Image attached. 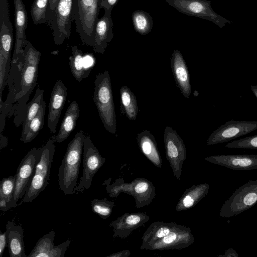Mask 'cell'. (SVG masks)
Returning <instances> with one entry per match:
<instances>
[{
    "label": "cell",
    "instance_id": "cell-12",
    "mask_svg": "<svg viewBox=\"0 0 257 257\" xmlns=\"http://www.w3.org/2000/svg\"><path fill=\"white\" fill-rule=\"evenodd\" d=\"M67 88L61 80L57 81L52 90L47 118L48 127L52 134L56 132V126L64 106Z\"/></svg>",
    "mask_w": 257,
    "mask_h": 257
},
{
    "label": "cell",
    "instance_id": "cell-31",
    "mask_svg": "<svg viewBox=\"0 0 257 257\" xmlns=\"http://www.w3.org/2000/svg\"><path fill=\"white\" fill-rule=\"evenodd\" d=\"M119 0H101L100 8L104 10H112L113 7L117 4Z\"/></svg>",
    "mask_w": 257,
    "mask_h": 257
},
{
    "label": "cell",
    "instance_id": "cell-27",
    "mask_svg": "<svg viewBox=\"0 0 257 257\" xmlns=\"http://www.w3.org/2000/svg\"><path fill=\"white\" fill-rule=\"evenodd\" d=\"M137 141L143 153L149 157L158 158L156 141L148 130H145L137 135Z\"/></svg>",
    "mask_w": 257,
    "mask_h": 257
},
{
    "label": "cell",
    "instance_id": "cell-3",
    "mask_svg": "<svg viewBox=\"0 0 257 257\" xmlns=\"http://www.w3.org/2000/svg\"><path fill=\"white\" fill-rule=\"evenodd\" d=\"M93 100L106 130L113 135L116 130V115L110 77L107 70L97 74Z\"/></svg>",
    "mask_w": 257,
    "mask_h": 257
},
{
    "label": "cell",
    "instance_id": "cell-4",
    "mask_svg": "<svg viewBox=\"0 0 257 257\" xmlns=\"http://www.w3.org/2000/svg\"><path fill=\"white\" fill-rule=\"evenodd\" d=\"M101 0H73L72 20L82 42L94 44V30L98 20Z\"/></svg>",
    "mask_w": 257,
    "mask_h": 257
},
{
    "label": "cell",
    "instance_id": "cell-32",
    "mask_svg": "<svg viewBox=\"0 0 257 257\" xmlns=\"http://www.w3.org/2000/svg\"><path fill=\"white\" fill-rule=\"evenodd\" d=\"M177 235L175 232L169 233L166 236L162 237L160 240L161 244L166 245L169 244L173 242L177 238Z\"/></svg>",
    "mask_w": 257,
    "mask_h": 257
},
{
    "label": "cell",
    "instance_id": "cell-10",
    "mask_svg": "<svg viewBox=\"0 0 257 257\" xmlns=\"http://www.w3.org/2000/svg\"><path fill=\"white\" fill-rule=\"evenodd\" d=\"M104 162L105 159L101 157L90 137L86 136L83 150V172L76 188L77 193L90 188L94 176Z\"/></svg>",
    "mask_w": 257,
    "mask_h": 257
},
{
    "label": "cell",
    "instance_id": "cell-26",
    "mask_svg": "<svg viewBox=\"0 0 257 257\" xmlns=\"http://www.w3.org/2000/svg\"><path fill=\"white\" fill-rule=\"evenodd\" d=\"M132 23L135 31L146 35L152 31L153 22L151 16L142 10H136L132 15Z\"/></svg>",
    "mask_w": 257,
    "mask_h": 257
},
{
    "label": "cell",
    "instance_id": "cell-6",
    "mask_svg": "<svg viewBox=\"0 0 257 257\" xmlns=\"http://www.w3.org/2000/svg\"><path fill=\"white\" fill-rule=\"evenodd\" d=\"M257 203V180H249L237 189L223 204L220 216L229 218L251 208Z\"/></svg>",
    "mask_w": 257,
    "mask_h": 257
},
{
    "label": "cell",
    "instance_id": "cell-11",
    "mask_svg": "<svg viewBox=\"0 0 257 257\" xmlns=\"http://www.w3.org/2000/svg\"><path fill=\"white\" fill-rule=\"evenodd\" d=\"M257 130V121L231 120L226 122L209 137L208 145L224 143L247 135Z\"/></svg>",
    "mask_w": 257,
    "mask_h": 257
},
{
    "label": "cell",
    "instance_id": "cell-39",
    "mask_svg": "<svg viewBox=\"0 0 257 257\" xmlns=\"http://www.w3.org/2000/svg\"><path fill=\"white\" fill-rule=\"evenodd\" d=\"M8 144V138L4 136L2 133H1V149H2L4 147H5Z\"/></svg>",
    "mask_w": 257,
    "mask_h": 257
},
{
    "label": "cell",
    "instance_id": "cell-15",
    "mask_svg": "<svg viewBox=\"0 0 257 257\" xmlns=\"http://www.w3.org/2000/svg\"><path fill=\"white\" fill-rule=\"evenodd\" d=\"M205 159L235 170L257 169V155H221L210 156Z\"/></svg>",
    "mask_w": 257,
    "mask_h": 257
},
{
    "label": "cell",
    "instance_id": "cell-36",
    "mask_svg": "<svg viewBox=\"0 0 257 257\" xmlns=\"http://www.w3.org/2000/svg\"><path fill=\"white\" fill-rule=\"evenodd\" d=\"M221 257H238V254L236 251L232 248L227 249L223 254L218 255Z\"/></svg>",
    "mask_w": 257,
    "mask_h": 257
},
{
    "label": "cell",
    "instance_id": "cell-37",
    "mask_svg": "<svg viewBox=\"0 0 257 257\" xmlns=\"http://www.w3.org/2000/svg\"><path fill=\"white\" fill-rule=\"evenodd\" d=\"M170 230L169 228H161L159 230H158L156 232V237L159 238H162L168 235L170 233Z\"/></svg>",
    "mask_w": 257,
    "mask_h": 257
},
{
    "label": "cell",
    "instance_id": "cell-28",
    "mask_svg": "<svg viewBox=\"0 0 257 257\" xmlns=\"http://www.w3.org/2000/svg\"><path fill=\"white\" fill-rule=\"evenodd\" d=\"M16 179V176H11L2 179L0 184V199L12 202L17 206L13 201Z\"/></svg>",
    "mask_w": 257,
    "mask_h": 257
},
{
    "label": "cell",
    "instance_id": "cell-29",
    "mask_svg": "<svg viewBox=\"0 0 257 257\" xmlns=\"http://www.w3.org/2000/svg\"><path fill=\"white\" fill-rule=\"evenodd\" d=\"M113 203L106 198L99 200L94 199L91 201L93 211L103 219H106L111 214Z\"/></svg>",
    "mask_w": 257,
    "mask_h": 257
},
{
    "label": "cell",
    "instance_id": "cell-25",
    "mask_svg": "<svg viewBox=\"0 0 257 257\" xmlns=\"http://www.w3.org/2000/svg\"><path fill=\"white\" fill-rule=\"evenodd\" d=\"M44 90L41 89L38 85L35 94L31 100L28 103L26 113L22 122V132L27 128L31 120L37 115L44 100Z\"/></svg>",
    "mask_w": 257,
    "mask_h": 257
},
{
    "label": "cell",
    "instance_id": "cell-5",
    "mask_svg": "<svg viewBox=\"0 0 257 257\" xmlns=\"http://www.w3.org/2000/svg\"><path fill=\"white\" fill-rule=\"evenodd\" d=\"M54 142L51 138L41 148V158L36 165L31 184L23 197L24 202H32L49 184L50 170L55 151Z\"/></svg>",
    "mask_w": 257,
    "mask_h": 257
},
{
    "label": "cell",
    "instance_id": "cell-1",
    "mask_svg": "<svg viewBox=\"0 0 257 257\" xmlns=\"http://www.w3.org/2000/svg\"><path fill=\"white\" fill-rule=\"evenodd\" d=\"M41 53L26 40L21 59L20 84L11 111L15 116L14 123L16 126L22 123L30 95L37 84L38 66Z\"/></svg>",
    "mask_w": 257,
    "mask_h": 257
},
{
    "label": "cell",
    "instance_id": "cell-9",
    "mask_svg": "<svg viewBox=\"0 0 257 257\" xmlns=\"http://www.w3.org/2000/svg\"><path fill=\"white\" fill-rule=\"evenodd\" d=\"M41 156V149L33 148L25 155L19 164L15 175L16 179L13 197L16 204L28 190Z\"/></svg>",
    "mask_w": 257,
    "mask_h": 257
},
{
    "label": "cell",
    "instance_id": "cell-14",
    "mask_svg": "<svg viewBox=\"0 0 257 257\" xmlns=\"http://www.w3.org/2000/svg\"><path fill=\"white\" fill-rule=\"evenodd\" d=\"M170 65L176 84L185 98L191 93L190 77L184 58L177 49L174 50L170 58Z\"/></svg>",
    "mask_w": 257,
    "mask_h": 257
},
{
    "label": "cell",
    "instance_id": "cell-16",
    "mask_svg": "<svg viewBox=\"0 0 257 257\" xmlns=\"http://www.w3.org/2000/svg\"><path fill=\"white\" fill-rule=\"evenodd\" d=\"M112 10H104V14L97 21L94 30L95 52L103 54L108 43L114 36L113 22L111 16Z\"/></svg>",
    "mask_w": 257,
    "mask_h": 257
},
{
    "label": "cell",
    "instance_id": "cell-24",
    "mask_svg": "<svg viewBox=\"0 0 257 257\" xmlns=\"http://www.w3.org/2000/svg\"><path fill=\"white\" fill-rule=\"evenodd\" d=\"M50 0H34L31 9V16L35 25L49 22L52 11Z\"/></svg>",
    "mask_w": 257,
    "mask_h": 257
},
{
    "label": "cell",
    "instance_id": "cell-22",
    "mask_svg": "<svg viewBox=\"0 0 257 257\" xmlns=\"http://www.w3.org/2000/svg\"><path fill=\"white\" fill-rule=\"evenodd\" d=\"M120 112L129 120L136 119L139 112L137 99L134 93L125 85L119 89Z\"/></svg>",
    "mask_w": 257,
    "mask_h": 257
},
{
    "label": "cell",
    "instance_id": "cell-41",
    "mask_svg": "<svg viewBox=\"0 0 257 257\" xmlns=\"http://www.w3.org/2000/svg\"><path fill=\"white\" fill-rule=\"evenodd\" d=\"M250 88L251 91L257 98V85H251Z\"/></svg>",
    "mask_w": 257,
    "mask_h": 257
},
{
    "label": "cell",
    "instance_id": "cell-33",
    "mask_svg": "<svg viewBox=\"0 0 257 257\" xmlns=\"http://www.w3.org/2000/svg\"><path fill=\"white\" fill-rule=\"evenodd\" d=\"M8 246L6 232L4 233L0 231V256L2 257L5 249Z\"/></svg>",
    "mask_w": 257,
    "mask_h": 257
},
{
    "label": "cell",
    "instance_id": "cell-19",
    "mask_svg": "<svg viewBox=\"0 0 257 257\" xmlns=\"http://www.w3.org/2000/svg\"><path fill=\"white\" fill-rule=\"evenodd\" d=\"M79 114L78 104L74 100L70 103L65 112L58 133L52 137L55 142L62 143L68 138L76 127Z\"/></svg>",
    "mask_w": 257,
    "mask_h": 257
},
{
    "label": "cell",
    "instance_id": "cell-34",
    "mask_svg": "<svg viewBox=\"0 0 257 257\" xmlns=\"http://www.w3.org/2000/svg\"><path fill=\"white\" fill-rule=\"evenodd\" d=\"M16 206V205L12 202H7L3 199H0V209L2 211H6Z\"/></svg>",
    "mask_w": 257,
    "mask_h": 257
},
{
    "label": "cell",
    "instance_id": "cell-23",
    "mask_svg": "<svg viewBox=\"0 0 257 257\" xmlns=\"http://www.w3.org/2000/svg\"><path fill=\"white\" fill-rule=\"evenodd\" d=\"M46 111V103L44 101L35 117L31 120L26 131L21 133L20 140L28 143L33 140L43 128Z\"/></svg>",
    "mask_w": 257,
    "mask_h": 257
},
{
    "label": "cell",
    "instance_id": "cell-17",
    "mask_svg": "<svg viewBox=\"0 0 257 257\" xmlns=\"http://www.w3.org/2000/svg\"><path fill=\"white\" fill-rule=\"evenodd\" d=\"M15 7V26L16 42L12 60H16L23 53L26 39L25 31L27 28L28 17L22 0H14Z\"/></svg>",
    "mask_w": 257,
    "mask_h": 257
},
{
    "label": "cell",
    "instance_id": "cell-8",
    "mask_svg": "<svg viewBox=\"0 0 257 257\" xmlns=\"http://www.w3.org/2000/svg\"><path fill=\"white\" fill-rule=\"evenodd\" d=\"M73 1L58 0L52 12L49 24L53 30V40L57 45H61L70 37Z\"/></svg>",
    "mask_w": 257,
    "mask_h": 257
},
{
    "label": "cell",
    "instance_id": "cell-35",
    "mask_svg": "<svg viewBox=\"0 0 257 257\" xmlns=\"http://www.w3.org/2000/svg\"><path fill=\"white\" fill-rule=\"evenodd\" d=\"M148 188L147 183L142 182L138 184L135 187V191L138 193H142L146 191Z\"/></svg>",
    "mask_w": 257,
    "mask_h": 257
},
{
    "label": "cell",
    "instance_id": "cell-20",
    "mask_svg": "<svg viewBox=\"0 0 257 257\" xmlns=\"http://www.w3.org/2000/svg\"><path fill=\"white\" fill-rule=\"evenodd\" d=\"M164 138L166 153L170 159L175 160L185 156L186 150L183 141L172 127L169 126L165 127Z\"/></svg>",
    "mask_w": 257,
    "mask_h": 257
},
{
    "label": "cell",
    "instance_id": "cell-18",
    "mask_svg": "<svg viewBox=\"0 0 257 257\" xmlns=\"http://www.w3.org/2000/svg\"><path fill=\"white\" fill-rule=\"evenodd\" d=\"M6 228L10 256L27 257L25 251L24 230L22 226L9 220Z\"/></svg>",
    "mask_w": 257,
    "mask_h": 257
},
{
    "label": "cell",
    "instance_id": "cell-40",
    "mask_svg": "<svg viewBox=\"0 0 257 257\" xmlns=\"http://www.w3.org/2000/svg\"><path fill=\"white\" fill-rule=\"evenodd\" d=\"M58 1V0H50V8H51L52 12L54 10Z\"/></svg>",
    "mask_w": 257,
    "mask_h": 257
},
{
    "label": "cell",
    "instance_id": "cell-7",
    "mask_svg": "<svg viewBox=\"0 0 257 257\" xmlns=\"http://www.w3.org/2000/svg\"><path fill=\"white\" fill-rule=\"evenodd\" d=\"M179 12L211 21L219 28L231 22L215 12L208 0H165Z\"/></svg>",
    "mask_w": 257,
    "mask_h": 257
},
{
    "label": "cell",
    "instance_id": "cell-30",
    "mask_svg": "<svg viewBox=\"0 0 257 257\" xmlns=\"http://www.w3.org/2000/svg\"><path fill=\"white\" fill-rule=\"evenodd\" d=\"M227 148L257 149V135L234 141L225 145Z\"/></svg>",
    "mask_w": 257,
    "mask_h": 257
},
{
    "label": "cell",
    "instance_id": "cell-2",
    "mask_svg": "<svg viewBox=\"0 0 257 257\" xmlns=\"http://www.w3.org/2000/svg\"><path fill=\"white\" fill-rule=\"evenodd\" d=\"M86 135L83 131L78 132L68 144L58 172L59 186L66 195L76 192L79 168Z\"/></svg>",
    "mask_w": 257,
    "mask_h": 257
},
{
    "label": "cell",
    "instance_id": "cell-21",
    "mask_svg": "<svg viewBox=\"0 0 257 257\" xmlns=\"http://www.w3.org/2000/svg\"><path fill=\"white\" fill-rule=\"evenodd\" d=\"M71 48L72 54L68 58L70 70L74 78L80 82L89 75L92 68L86 66L83 53L80 49L75 45Z\"/></svg>",
    "mask_w": 257,
    "mask_h": 257
},
{
    "label": "cell",
    "instance_id": "cell-38",
    "mask_svg": "<svg viewBox=\"0 0 257 257\" xmlns=\"http://www.w3.org/2000/svg\"><path fill=\"white\" fill-rule=\"evenodd\" d=\"M183 203L186 208H189L194 204V200L190 196H186L183 200Z\"/></svg>",
    "mask_w": 257,
    "mask_h": 257
},
{
    "label": "cell",
    "instance_id": "cell-13",
    "mask_svg": "<svg viewBox=\"0 0 257 257\" xmlns=\"http://www.w3.org/2000/svg\"><path fill=\"white\" fill-rule=\"evenodd\" d=\"M55 234L54 231H51L41 237L28 256L63 257L71 240L68 239L59 245H55Z\"/></svg>",
    "mask_w": 257,
    "mask_h": 257
}]
</instances>
